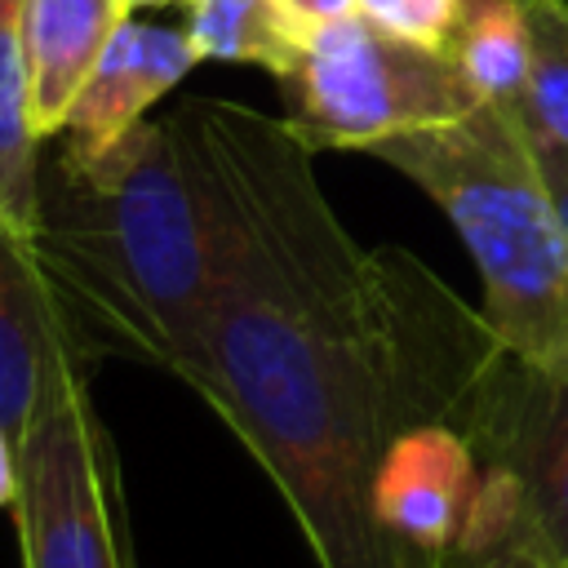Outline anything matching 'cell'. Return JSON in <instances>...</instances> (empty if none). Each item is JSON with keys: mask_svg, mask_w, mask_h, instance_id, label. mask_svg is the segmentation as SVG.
Returning a JSON list of instances; mask_svg holds the SVG:
<instances>
[{"mask_svg": "<svg viewBox=\"0 0 568 568\" xmlns=\"http://www.w3.org/2000/svg\"><path fill=\"white\" fill-rule=\"evenodd\" d=\"M213 129L231 231L173 377L257 457L320 568H399L377 524L395 417L377 253L342 226L284 120L213 98Z\"/></svg>", "mask_w": 568, "mask_h": 568, "instance_id": "obj_1", "label": "cell"}, {"mask_svg": "<svg viewBox=\"0 0 568 568\" xmlns=\"http://www.w3.org/2000/svg\"><path fill=\"white\" fill-rule=\"evenodd\" d=\"M36 257L89 359L173 373L226 257L231 200L213 98L138 120L102 151L49 138Z\"/></svg>", "mask_w": 568, "mask_h": 568, "instance_id": "obj_2", "label": "cell"}, {"mask_svg": "<svg viewBox=\"0 0 568 568\" xmlns=\"http://www.w3.org/2000/svg\"><path fill=\"white\" fill-rule=\"evenodd\" d=\"M408 178L462 235L479 271V315L519 359L568 373V226L528 151L519 111L386 138L368 151Z\"/></svg>", "mask_w": 568, "mask_h": 568, "instance_id": "obj_3", "label": "cell"}, {"mask_svg": "<svg viewBox=\"0 0 568 568\" xmlns=\"http://www.w3.org/2000/svg\"><path fill=\"white\" fill-rule=\"evenodd\" d=\"M373 253L404 373L510 484L532 546L568 568V373L537 368L501 346L488 320L408 248Z\"/></svg>", "mask_w": 568, "mask_h": 568, "instance_id": "obj_4", "label": "cell"}, {"mask_svg": "<svg viewBox=\"0 0 568 568\" xmlns=\"http://www.w3.org/2000/svg\"><path fill=\"white\" fill-rule=\"evenodd\" d=\"M284 124L306 151H373L386 138L462 120L479 106L444 49L382 31L364 13L320 22L302 62L275 80Z\"/></svg>", "mask_w": 568, "mask_h": 568, "instance_id": "obj_5", "label": "cell"}, {"mask_svg": "<svg viewBox=\"0 0 568 568\" xmlns=\"http://www.w3.org/2000/svg\"><path fill=\"white\" fill-rule=\"evenodd\" d=\"M13 528L22 568H138L124 475L89 395V364H62L18 435Z\"/></svg>", "mask_w": 568, "mask_h": 568, "instance_id": "obj_6", "label": "cell"}, {"mask_svg": "<svg viewBox=\"0 0 568 568\" xmlns=\"http://www.w3.org/2000/svg\"><path fill=\"white\" fill-rule=\"evenodd\" d=\"M195 62L200 58L191 49L186 27L124 18L111 44L102 49L98 67L89 71L84 89L75 93L58 138L75 151H102L120 142L138 120H146V111L169 89H178L191 75Z\"/></svg>", "mask_w": 568, "mask_h": 568, "instance_id": "obj_7", "label": "cell"}, {"mask_svg": "<svg viewBox=\"0 0 568 568\" xmlns=\"http://www.w3.org/2000/svg\"><path fill=\"white\" fill-rule=\"evenodd\" d=\"M62 364L93 368L49 293L36 244L0 222V422L13 439Z\"/></svg>", "mask_w": 568, "mask_h": 568, "instance_id": "obj_8", "label": "cell"}, {"mask_svg": "<svg viewBox=\"0 0 568 568\" xmlns=\"http://www.w3.org/2000/svg\"><path fill=\"white\" fill-rule=\"evenodd\" d=\"M133 9L124 0H27L22 49L31 84V129L49 142L62 133L75 93L98 67L102 49Z\"/></svg>", "mask_w": 568, "mask_h": 568, "instance_id": "obj_9", "label": "cell"}, {"mask_svg": "<svg viewBox=\"0 0 568 568\" xmlns=\"http://www.w3.org/2000/svg\"><path fill=\"white\" fill-rule=\"evenodd\" d=\"M182 27L200 62L257 67L271 80H284L315 36L293 0H186Z\"/></svg>", "mask_w": 568, "mask_h": 568, "instance_id": "obj_10", "label": "cell"}, {"mask_svg": "<svg viewBox=\"0 0 568 568\" xmlns=\"http://www.w3.org/2000/svg\"><path fill=\"white\" fill-rule=\"evenodd\" d=\"M22 4L27 0H0V222L22 240H36L44 138L31 129Z\"/></svg>", "mask_w": 568, "mask_h": 568, "instance_id": "obj_11", "label": "cell"}, {"mask_svg": "<svg viewBox=\"0 0 568 568\" xmlns=\"http://www.w3.org/2000/svg\"><path fill=\"white\" fill-rule=\"evenodd\" d=\"M466 84L488 106L519 111L528 84V13L524 0H466L448 44Z\"/></svg>", "mask_w": 568, "mask_h": 568, "instance_id": "obj_12", "label": "cell"}, {"mask_svg": "<svg viewBox=\"0 0 568 568\" xmlns=\"http://www.w3.org/2000/svg\"><path fill=\"white\" fill-rule=\"evenodd\" d=\"M528 84L519 120L568 151V0H524Z\"/></svg>", "mask_w": 568, "mask_h": 568, "instance_id": "obj_13", "label": "cell"}, {"mask_svg": "<svg viewBox=\"0 0 568 568\" xmlns=\"http://www.w3.org/2000/svg\"><path fill=\"white\" fill-rule=\"evenodd\" d=\"M355 4H359V13H364L368 22H377L382 31L448 53L466 0H355Z\"/></svg>", "mask_w": 568, "mask_h": 568, "instance_id": "obj_14", "label": "cell"}, {"mask_svg": "<svg viewBox=\"0 0 568 568\" xmlns=\"http://www.w3.org/2000/svg\"><path fill=\"white\" fill-rule=\"evenodd\" d=\"M435 568H555V559H546L528 532H510V537H497L488 546H475L466 555H453Z\"/></svg>", "mask_w": 568, "mask_h": 568, "instance_id": "obj_15", "label": "cell"}, {"mask_svg": "<svg viewBox=\"0 0 568 568\" xmlns=\"http://www.w3.org/2000/svg\"><path fill=\"white\" fill-rule=\"evenodd\" d=\"M524 133H528V151H532V160H537V173H541V182H546V191H550V204H555V213H559L564 226H568V151H564L559 142H550V138L532 133L528 124H524Z\"/></svg>", "mask_w": 568, "mask_h": 568, "instance_id": "obj_16", "label": "cell"}, {"mask_svg": "<svg viewBox=\"0 0 568 568\" xmlns=\"http://www.w3.org/2000/svg\"><path fill=\"white\" fill-rule=\"evenodd\" d=\"M13 493H18V439L0 422V510L13 506Z\"/></svg>", "mask_w": 568, "mask_h": 568, "instance_id": "obj_17", "label": "cell"}, {"mask_svg": "<svg viewBox=\"0 0 568 568\" xmlns=\"http://www.w3.org/2000/svg\"><path fill=\"white\" fill-rule=\"evenodd\" d=\"M315 27L320 22H333V18H346V13H359V4L355 0H293Z\"/></svg>", "mask_w": 568, "mask_h": 568, "instance_id": "obj_18", "label": "cell"}, {"mask_svg": "<svg viewBox=\"0 0 568 568\" xmlns=\"http://www.w3.org/2000/svg\"><path fill=\"white\" fill-rule=\"evenodd\" d=\"M129 9H155V4H186V0H124Z\"/></svg>", "mask_w": 568, "mask_h": 568, "instance_id": "obj_19", "label": "cell"}]
</instances>
